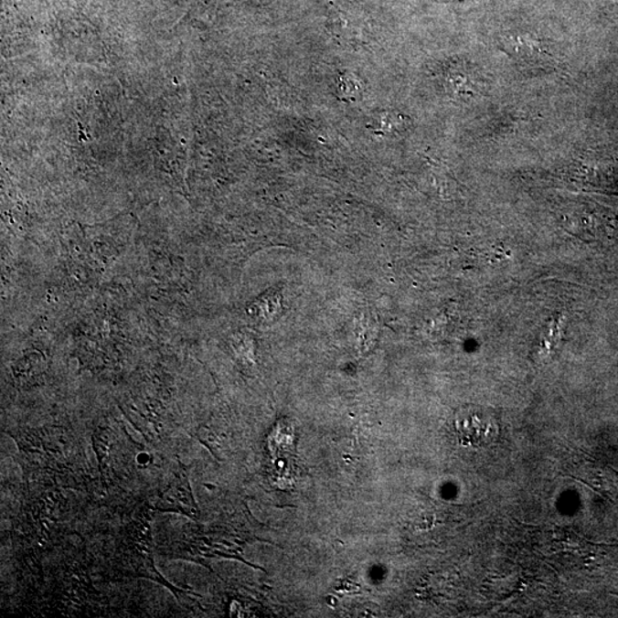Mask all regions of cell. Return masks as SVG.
Returning a JSON list of instances; mask_svg holds the SVG:
<instances>
[{"mask_svg": "<svg viewBox=\"0 0 618 618\" xmlns=\"http://www.w3.org/2000/svg\"><path fill=\"white\" fill-rule=\"evenodd\" d=\"M115 570L118 576L131 579L144 577L157 581L171 590L176 598L183 593V591L167 581L154 567L150 513L147 507H141L127 527L124 539L116 553Z\"/></svg>", "mask_w": 618, "mask_h": 618, "instance_id": "6da1fadb", "label": "cell"}, {"mask_svg": "<svg viewBox=\"0 0 618 618\" xmlns=\"http://www.w3.org/2000/svg\"><path fill=\"white\" fill-rule=\"evenodd\" d=\"M454 429L459 443L467 448H483L492 444L498 436V425L488 412L464 409L454 418Z\"/></svg>", "mask_w": 618, "mask_h": 618, "instance_id": "7a4b0ae2", "label": "cell"}, {"mask_svg": "<svg viewBox=\"0 0 618 618\" xmlns=\"http://www.w3.org/2000/svg\"><path fill=\"white\" fill-rule=\"evenodd\" d=\"M154 511L180 513L190 519L197 520L199 508L195 502L192 487H190L187 467L179 463L175 471L174 479L163 490L154 506Z\"/></svg>", "mask_w": 618, "mask_h": 618, "instance_id": "3957f363", "label": "cell"}, {"mask_svg": "<svg viewBox=\"0 0 618 618\" xmlns=\"http://www.w3.org/2000/svg\"><path fill=\"white\" fill-rule=\"evenodd\" d=\"M506 49L511 52L513 57L528 62L540 61V59L548 56L547 49H544L539 40L534 39L530 36L511 37L507 42Z\"/></svg>", "mask_w": 618, "mask_h": 618, "instance_id": "277c9868", "label": "cell"}]
</instances>
